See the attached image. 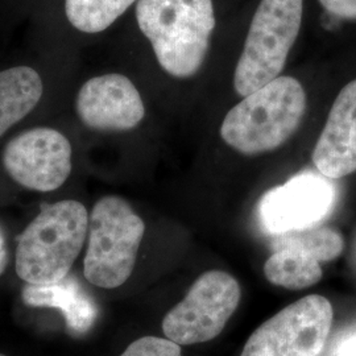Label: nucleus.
Returning <instances> with one entry per match:
<instances>
[{"label": "nucleus", "mask_w": 356, "mask_h": 356, "mask_svg": "<svg viewBox=\"0 0 356 356\" xmlns=\"http://www.w3.org/2000/svg\"><path fill=\"white\" fill-rule=\"evenodd\" d=\"M306 111L305 90L293 76H277L244 97L222 127V139L244 154L279 148L300 127Z\"/></svg>", "instance_id": "7ed1b4c3"}, {"label": "nucleus", "mask_w": 356, "mask_h": 356, "mask_svg": "<svg viewBox=\"0 0 356 356\" xmlns=\"http://www.w3.org/2000/svg\"><path fill=\"white\" fill-rule=\"evenodd\" d=\"M89 232V214L73 200L42 210L17 238L16 273L26 284L47 285L70 273Z\"/></svg>", "instance_id": "f03ea898"}, {"label": "nucleus", "mask_w": 356, "mask_h": 356, "mask_svg": "<svg viewBox=\"0 0 356 356\" xmlns=\"http://www.w3.org/2000/svg\"><path fill=\"white\" fill-rule=\"evenodd\" d=\"M22 300L31 307L58 309L72 335H85L98 318L95 300L72 273L53 284H26L22 291Z\"/></svg>", "instance_id": "ddd939ff"}, {"label": "nucleus", "mask_w": 356, "mask_h": 356, "mask_svg": "<svg viewBox=\"0 0 356 356\" xmlns=\"http://www.w3.org/2000/svg\"><path fill=\"white\" fill-rule=\"evenodd\" d=\"M145 225L123 198H101L89 216L83 275L103 289L122 286L131 277Z\"/></svg>", "instance_id": "20e7f679"}, {"label": "nucleus", "mask_w": 356, "mask_h": 356, "mask_svg": "<svg viewBox=\"0 0 356 356\" xmlns=\"http://www.w3.org/2000/svg\"><path fill=\"white\" fill-rule=\"evenodd\" d=\"M355 254H356V248H355Z\"/></svg>", "instance_id": "412c9836"}, {"label": "nucleus", "mask_w": 356, "mask_h": 356, "mask_svg": "<svg viewBox=\"0 0 356 356\" xmlns=\"http://www.w3.org/2000/svg\"><path fill=\"white\" fill-rule=\"evenodd\" d=\"M136 0H65L69 23L85 33H99L120 17Z\"/></svg>", "instance_id": "2eb2a0df"}, {"label": "nucleus", "mask_w": 356, "mask_h": 356, "mask_svg": "<svg viewBox=\"0 0 356 356\" xmlns=\"http://www.w3.org/2000/svg\"><path fill=\"white\" fill-rule=\"evenodd\" d=\"M313 163L330 179L356 172V79L341 90L332 104L314 147Z\"/></svg>", "instance_id": "f8f14e48"}, {"label": "nucleus", "mask_w": 356, "mask_h": 356, "mask_svg": "<svg viewBox=\"0 0 356 356\" xmlns=\"http://www.w3.org/2000/svg\"><path fill=\"white\" fill-rule=\"evenodd\" d=\"M76 108L81 122L98 131L132 129L145 115L139 91L122 74L89 79L76 95Z\"/></svg>", "instance_id": "9b49d317"}, {"label": "nucleus", "mask_w": 356, "mask_h": 356, "mask_svg": "<svg viewBox=\"0 0 356 356\" xmlns=\"http://www.w3.org/2000/svg\"><path fill=\"white\" fill-rule=\"evenodd\" d=\"M242 298L236 279L223 270H209L191 285L186 297L163 319V332L179 346L216 338Z\"/></svg>", "instance_id": "0eeeda50"}, {"label": "nucleus", "mask_w": 356, "mask_h": 356, "mask_svg": "<svg viewBox=\"0 0 356 356\" xmlns=\"http://www.w3.org/2000/svg\"><path fill=\"white\" fill-rule=\"evenodd\" d=\"M332 318L327 298L306 296L259 326L241 356H319L327 343Z\"/></svg>", "instance_id": "423d86ee"}, {"label": "nucleus", "mask_w": 356, "mask_h": 356, "mask_svg": "<svg viewBox=\"0 0 356 356\" xmlns=\"http://www.w3.org/2000/svg\"><path fill=\"white\" fill-rule=\"evenodd\" d=\"M327 13L344 20H356V0H319Z\"/></svg>", "instance_id": "f3484780"}, {"label": "nucleus", "mask_w": 356, "mask_h": 356, "mask_svg": "<svg viewBox=\"0 0 356 356\" xmlns=\"http://www.w3.org/2000/svg\"><path fill=\"white\" fill-rule=\"evenodd\" d=\"M331 356H356V327L348 329L337 339Z\"/></svg>", "instance_id": "a211bd4d"}, {"label": "nucleus", "mask_w": 356, "mask_h": 356, "mask_svg": "<svg viewBox=\"0 0 356 356\" xmlns=\"http://www.w3.org/2000/svg\"><path fill=\"white\" fill-rule=\"evenodd\" d=\"M72 145L57 129L26 131L7 144L3 164L15 182L29 191H53L72 172Z\"/></svg>", "instance_id": "1a4fd4ad"}, {"label": "nucleus", "mask_w": 356, "mask_h": 356, "mask_svg": "<svg viewBox=\"0 0 356 356\" xmlns=\"http://www.w3.org/2000/svg\"><path fill=\"white\" fill-rule=\"evenodd\" d=\"M42 91L41 76L32 67L0 72V138L38 106Z\"/></svg>", "instance_id": "4468645a"}, {"label": "nucleus", "mask_w": 356, "mask_h": 356, "mask_svg": "<svg viewBox=\"0 0 356 356\" xmlns=\"http://www.w3.org/2000/svg\"><path fill=\"white\" fill-rule=\"evenodd\" d=\"M0 356H6V355H3V354H0Z\"/></svg>", "instance_id": "aec40b11"}, {"label": "nucleus", "mask_w": 356, "mask_h": 356, "mask_svg": "<svg viewBox=\"0 0 356 356\" xmlns=\"http://www.w3.org/2000/svg\"><path fill=\"white\" fill-rule=\"evenodd\" d=\"M120 356H182L179 344L168 338L143 337L129 344Z\"/></svg>", "instance_id": "dca6fc26"}, {"label": "nucleus", "mask_w": 356, "mask_h": 356, "mask_svg": "<svg viewBox=\"0 0 356 356\" xmlns=\"http://www.w3.org/2000/svg\"><path fill=\"white\" fill-rule=\"evenodd\" d=\"M136 19L168 74L189 78L201 69L216 26L211 0H139Z\"/></svg>", "instance_id": "f257e3e1"}, {"label": "nucleus", "mask_w": 356, "mask_h": 356, "mask_svg": "<svg viewBox=\"0 0 356 356\" xmlns=\"http://www.w3.org/2000/svg\"><path fill=\"white\" fill-rule=\"evenodd\" d=\"M330 178L304 172L264 194L259 214L269 234L314 227L330 214L337 191Z\"/></svg>", "instance_id": "9d476101"}, {"label": "nucleus", "mask_w": 356, "mask_h": 356, "mask_svg": "<svg viewBox=\"0 0 356 356\" xmlns=\"http://www.w3.org/2000/svg\"><path fill=\"white\" fill-rule=\"evenodd\" d=\"M302 0H261L236 65L234 86L247 97L280 76L302 22Z\"/></svg>", "instance_id": "39448f33"}, {"label": "nucleus", "mask_w": 356, "mask_h": 356, "mask_svg": "<svg viewBox=\"0 0 356 356\" xmlns=\"http://www.w3.org/2000/svg\"><path fill=\"white\" fill-rule=\"evenodd\" d=\"M8 260H10V254H8L7 241H6L3 229L0 227V276L4 273V270L8 267Z\"/></svg>", "instance_id": "6ab92c4d"}, {"label": "nucleus", "mask_w": 356, "mask_h": 356, "mask_svg": "<svg viewBox=\"0 0 356 356\" xmlns=\"http://www.w3.org/2000/svg\"><path fill=\"white\" fill-rule=\"evenodd\" d=\"M264 275L276 286L301 291L322 279L321 263L343 252V236L327 227H309L276 235Z\"/></svg>", "instance_id": "6e6552de"}]
</instances>
